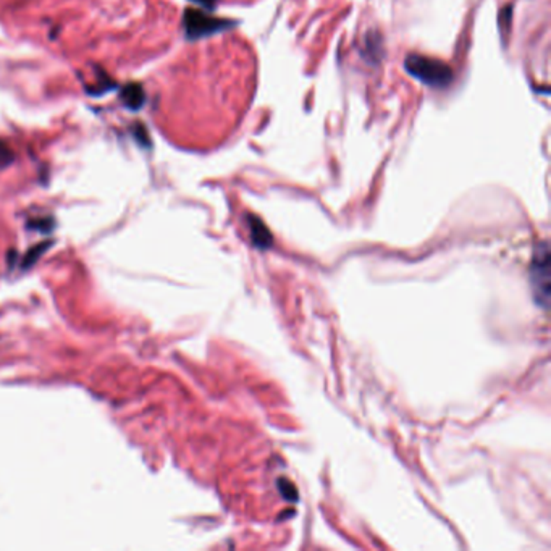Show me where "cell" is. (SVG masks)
Returning <instances> with one entry per match:
<instances>
[{
  "label": "cell",
  "instance_id": "6da1fadb",
  "mask_svg": "<svg viewBox=\"0 0 551 551\" xmlns=\"http://www.w3.org/2000/svg\"><path fill=\"white\" fill-rule=\"evenodd\" d=\"M404 69L415 80L424 83L425 86L436 87V90H445L455 80V73L451 66L438 59H431V57L409 54L404 59Z\"/></svg>",
  "mask_w": 551,
  "mask_h": 551
},
{
  "label": "cell",
  "instance_id": "7a4b0ae2",
  "mask_svg": "<svg viewBox=\"0 0 551 551\" xmlns=\"http://www.w3.org/2000/svg\"><path fill=\"white\" fill-rule=\"evenodd\" d=\"M235 24L236 23L230 22V20L212 17V15H207L196 8H188L183 17L185 34L189 41L209 38V36H214L217 33H222V31L230 29L231 26Z\"/></svg>",
  "mask_w": 551,
  "mask_h": 551
},
{
  "label": "cell",
  "instance_id": "3957f363",
  "mask_svg": "<svg viewBox=\"0 0 551 551\" xmlns=\"http://www.w3.org/2000/svg\"><path fill=\"white\" fill-rule=\"evenodd\" d=\"M532 287L537 303L547 308L550 298V251L547 243H543L534 256Z\"/></svg>",
  "mask_w": 551,
  "mask_h": 551
},
{
  "label": "cell",
  "instance_id": "277c9868",
  "mask_svg": "<svg viewBox=\"0 0 551 551\" xmlns=\"http://www.w3.org/2000/svg\"><path fill=\"white\" fill-rule=\"evenodd\" d=\"M120 99L124 103V107L131 108V110H139V108L144 106L145 94L141 85H138V83H129V85H127L122 90Z\"/></svg>",
  "mask_w": 551,
  "mask_h": 551
},
{
  "label": "cell",
  "instance_id": "5b68a950",
  "mask_svg": "<svg viewBox=\"0 0 551 551\" xmlns=\"http://www.w3.org/2000/svg\"><path fill=\"white\" fill-rule=\"evenodd\" d=\"M13 162V154L12 150L8 149V145L5 144L2 139H0V169L8 167L10 164Z\"/></svg>",
  "mask_w": 551,
  "mask_h": 551
},
{
  "label": "cell",
  "instance_id": "8992f818",
  "mask_svg": "<svg viewBox=\"0 0 551 551\" xmlns=\"http://www.w3.org/2000/svg\"><path fill=\"white\" fill-rule=\"evenodd\" d=\"M49 246H50V243H45V244H39V246H36V248L33 249V251H31V252L28 254V256H26V259H24V264H23V265H24V267H26V265H29V264H33V262L36 261V259H38V257L41 256V254H43V252L45 251V249H48Z\"/></svg>",
  "mask_w": 551,
  "mask_h": 551
},
{
  "label": "cell",
  "instance_id": "52a82bcc",
  "mask_svg": "<svg viewBox=\"0 0 551 551\" xmlns=\"http://www.w3.org/2000/svg\"><path fill=\"white\" fill-rule=\"evenodd\" d=\"M191 2L201 5V7H204L207 10H212V8H215L218 0H191Z\"/></svg>",
  "mask_w": 551,
  "mask_h": 551
}]
</instances>
